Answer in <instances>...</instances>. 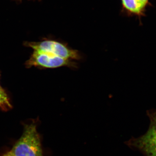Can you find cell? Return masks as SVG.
Masks as SVG:
<instances>
[{
  "label": "cell",
  "instance_id": "6da1fadb",
  "mask_svg": "<svg viewBox=\"0 0 156 156\" xmlns=\"http://www.w3.org/2000/svg\"><path fill=\"white\" fill-rule=\"evenodd\" d=\"M10 151L15 156H43L35 124L26 125L22 136Z\"/></svg>",
  "mask_w": 156,
  "mask_h": 156
},
{
  "label": "cell",
  "instance_id": "7a4b0ae2",
  "mask_svg": "<svg viewBox=\"0 0 156 156\" xmlns=\"http://www.w3.org/2000/svg\"><path fill=\"white\" fill-rule=\"evenodd\" d=\"M28 46L34 50L41 51L69 60L77 61L83 58L80 51L70 48L66 43L53 40L38 43H30Z\"/></svg>",
  "mask_w": 156,
  "mask_h": 156
},
{
  "label": "cell",
  "instance_id": "3957f363",
  "mask_svg": "<svg viewBox=\"0 0 156 156\" xmlns=\"http://www.w3.org/2000/svg\"><path fill=\"white\" fill-rule=\"evenodd\" d=\"M129 146L139 150L147 156H156V113L151 117V124L145 134L127 143Z\"/></svg>",
  "mask_w": 156,
  "mask_h": 156
},
{
  "label": "cell",
  "instance_id": "277c9868",
  "mask_svg": "<svg viewBox=\"0 0 156 156\" xmlns=\"http://www.w3.org/2000/svg\"><path fill=\"white\" fill-rule=\"evenodd\" d=\"M28 65L48 68L66 67L76 69L78 67L77 63L75 61L65 59L37 50L34 51L30 59L28 60Z\"/></svg>",
  "mask_w": 156,
  "mask_h": 156
},
{
  "label": "cell",
  "instance_id": "5b68a950",
  "mask_svg": "<svg viewBox=\"0 0 156 156\" xmlns=\"http://www.w3.org/2000/svg\"><path fill=\"white\" fill-rule=\"evenodd\" d=\"M123 9L128 14L139 17L145 16L146 7L138 0H121Z\"/></svg>",
  "mask_w": 156,
  "mask_h": 156
},
{
  "label": "cell",
  "instance_id": "8992f818",
  "mask_svg": "<svg viewBox=\"0 0 156 156\" xmlns=\"http://www.w3.org/2000/svg\"><path fill=\"white\" fill-rule=\"evenodd\" d=\"M0 107L4 110H8L11 107L9 98L2 88L0 86Z\"/></svg>",
  "mask_w": 156,
  "mask_h": 156
},
{
  "label": "cell",
  "instance_id": "52a82bcc",
  "mask_svg": "<svg viewBox=\"0 0 156 156\" xmlns=\"http://www.w3.org/2000/svg\"><path fill=\"white\" fill-rule=\"evenodd\" d=\"M138 1L146 8L148 6L152 5L151 4L150 2V0H138Z\"/></svg>",
  "mask_w": 156,
  "mask_h": 156
},
{
  "label": "cell",
  "instance_id": "ba28073f",
  "mask_svg": "<svg viewBox=\"0 0 156 156\" xmlns=\"http://www.w3.org/2000/svg\"><path fill=\"white\" fill-rule=\"evenodd\" d=\"M3 156H15L14 154H13L11 151H9V152L7 153L4 155Z\"/></svg>",
  "mask_w": 156,
  "mask_h": 156
}]
</instances>
